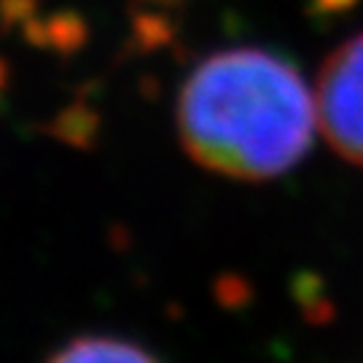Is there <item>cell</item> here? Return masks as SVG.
Instances as JSON below:
<instances>
[{
    "label": "cell",
    "instance_id": "obj_1",
    "mask_svg": "<svg viewBox=\"0 0 363 363\" xmlns=\"http://www.w3.org/2000/svg\"><path fill=\"white\" fill-rule=\"evenodd\" d=\"M315 97L298 70L264 49L205 60L178 97V135L196 164L237 181H267L307 156Z\"/></svg>",
    "mask_w": 363,
    "mask_h": 363
},
{
    "label": "cell",
    "instance_id": "obj_2",
    "mask_svg": "<svg viewBox=\"0 0 363 363\" xmlns=\"http://www.w3.org/2000/svg\"><path fill=\"white\" fill-rule=\"evenodd\" d=\"M315 108L328 145L363 167V35L328 57L315 91Z\"/></svg>",
    "mask_w": 363,
    "mask_h": 363
},
{
    "label": "cell",
    "instance_id": "obj_3",
    "mask_svg": "<svg viewBox=\"0 0 363 363\" xmlns=\"http://www.w3.org/2000/svg\"><path fill=\"white\" fill-rule=\"evenodd\" d=\"M49 363H159L151 352L116 337H78L54 352Z\"/></svg>",
    "mask_w": 363,
    "mask_h": 363
}]
</instances>
